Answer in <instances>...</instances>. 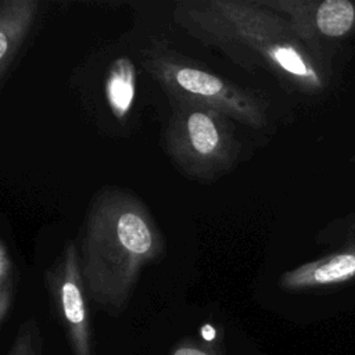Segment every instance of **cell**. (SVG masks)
I'll list each match as a JSON object with an SVG mask.
<instances>
[{
    "mask_svg": "<svg viewBox=\"0 0 355 355\" xmlns=\"http://www.w3.org/2000/svg\"><path fill=\"white\" fill-rule=\"evenodd\" d=\"M7 355H44V338L35 318L19 324Z\"/></svg>",
    "mask_w": 355,
    "mask_h": 355,
    "instance_id": "7c38bea8",
    "label": "cell"
},
{
    "mask_svg": "<svg viewBox=\"0 0 355 355\" xmlns=\"http://www.w3.org/2000/svg\"><path fill=\"white\" fill-rule=\"evenodd\" d=\"M143 64L172 101L201 104L251 128L268 125V105L258 94L201 68L164 46L148 49Z\"/></svg>",
    "mask_w": 355,
    "mask_h": 355,
    "instance_id": "277c9868",
    "label": "cell"
},
{
    "mask_svg": "<svg viewBox=\"0 0 355 355\" xmlns=\"http://www.w3.org/2000/svg\"><path fill=\"white\" fill-rule=\"evenodd\" d=\"M39 11L36 0H3L0 6V78L6 80L7 72L17 58Z\"/></svg>",
    "mask_w": 355,
    "mask_h": 355,
    "instance_id": "ba28073f",
    "label": "cell"
},
{
    "mask_svg": "<svg viewBox=\"0 0 355 355\" xmlns=\"http://www.w3.org/2000/svg\"><path fill=\"white\" fill-rule=\"evenodd\" d=\"M286 17L309 46L326 53L327 44L355 40V0H262Z\"/></svg>",
    "mask_w": 355,
    "mask_h": 355,
    "instance_id": "8992f818",
    "label": "cell"
},
{
    "mask_svg": "<svg viewBox=\"0 0 355 355\" xmlns=\"http://www.w3.org/2000/svg\"><path fill=\"white\" fill-rule=\"evenodd\" d=\"M162 251L158 225L137 197L118 187L96 194L86 214L79 258L89 298L98 308L121 315L141 270Z\"/></svg>",
    "mask_w": 355,
    "mask_h": 355,
    "instance_id": "7a4b0ae2",
    "label": "cell"
},
{
    "mask_svg": "<svg viewBox=\"0 0 355 355\" xmlns=\"http://www.w3.org/2000/svg\"><path fill=\"white\" fill-rule=\"evenodd\" d=\"M223 330L212 322L200 324L197 334L184 333L168 344L151 345L150 355H230Z\"/></svg>",
    "mask_w": 355,
    "mask_h": 355,
    "instance_id": "9c48e42d",
    "label": "cell"
},
{
    "mask_svg": "<svg viewBox=\"0 0 355 355\" xmlns=\"http://www.w3.org/2000/svg\"><path fill=\"white\" fill-rule=\"evenodd\" d=\"M355 279V239L322 258L298 265L280 276V287L287 291L333 287Z\"/></svg>",
    "mask_w": 355,
    "mask_h": 355,
    "instance_id": "52a82bcc",
    "label": "cell"
},
{
    "mask_svg": "<svg viewBox=\"0 0 355 355\" xmlns=\"http://www.w3.org/2000/svg\"><path fill=\"white\" fill-rule=\"evenodd\" d=\"M230 118L194 103L173 101L165 148L189 179L212 182L227 173L240 154Z\"/></svg>",
    "mask_w": 355,
    "mask_h": 355,
    "instance_id": "3957f363",
    "label": "cell"
},
{
    "mask_svg": "<svg viewBox=\"0 0 355 355\" xmlns=\"http://www.w3.org/2000/svg\"><path fill=\"white\" fill-rule=\"evenodd\" d=\"M44 279L53 313L64 331L69 355H94L90 298L75 241L65 243L62 252L47 269Z\"/></svg>",
    "mask_w": 355,
    "mask_h": 355,
    "instance_id": "5b68a950",
    "label": "cell"
},
{
    "mask_svg": "<svg viewBox=\"0 0 355 355\" xmlns=\"http://www.w3.org/2000/svg\"><path fill=\"white\" fill-rule=\"evenodd\" d=\"M173 18L187 35L245 71L268 69L305 94L329 86L327 53L304 42L288 19L262 0H186L175 6Z\"/></svg>",
    "mask_w": 355,
    "mask_h": 355,
    "instance_id": "6da1fadb",
    "label": "cell"
},
{
    "mask_svg": "<svg viewBox=\"0 0 355 355\" xmlns=\"http://www.w3.org/2000/svg\"><path fill=\"white\" fill-rule=\"evenodd\" d=\"M105 97L112 114L123 119L135 98V67L129 58L119 57L111 62L105 79Z\"/></svg>",
    "mask_w": 355,
    "mask_h": 355,
    "instance_id": "30bf717a",
    "label": "cell"
},
{
    "mask_svg": "<svg viewBox=\"0 0 355 355\" xmlns=\"http://www.w3.org/2000/svg\"><path fill=\"white\" fill-rule=\"evenodd\" d=\"M15 265L7 243L0 240V326L4 327L15 300Z\"/></svg>",
    "mask_w": 355,
    "mask_h": 355,
    "instance_id": "8fae6325",
    "label": "cell"
}]
</instances>
